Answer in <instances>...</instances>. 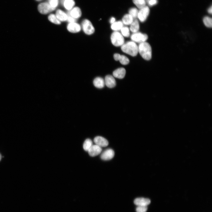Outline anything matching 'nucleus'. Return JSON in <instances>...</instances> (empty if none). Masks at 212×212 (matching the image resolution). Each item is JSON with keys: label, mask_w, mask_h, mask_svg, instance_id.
<instances>
[{"label": "nucleus", "mask_w": 212, "mask_h": 212, "mask_svg": "<svg viewBox=\"0 0 212 212\" xmlns=\"http://www.w3.org/2000/svg\"><path fill=\"white\" fill-rule=\"evenodd\" d=\"M138 52L144 59L149 60L152 57V49L150 44L146 42L139 43Z\"/></svg>", "instance_id": "f257e3e1"}, {"label": "nucleus", "mask_w": 212, "mask_h": 212, "mask_svg": "<svg viewBox=\"0 0 212 212\" xmlns=\"http://www.w3.org/2000/svg\"><path fill=\"white\" fill-rule=\"evenodd\" d=\"M121 49L124 53L134 57L138 53V47L135 42L130 41L124 43L121 46Z\"/></svg>", "instance_id": "f03ea898"}, {"label": "nucleus", "mask_w": 212, "mask_h": 212, "mask_svg": "<svg viewBox=\"0 0 212 212\" xmlns=\"http://www.w3.org/2000/svg\"><path fill=\"white\" fill-rule=\"evenodd\" d=\"M111 41L112 44L116 47L122 46L124 43V37L118 31H114L111 34Z\"/></svg>", "instance_id": "7ed1b4c3"}, {"label": "nucleus", "mask_w": 212, "mask_h": 212, "mask_svg": "<svg viewBox=\"0 0 212 212\" xmlns=\"http://www.w3.org/2000/svg\"><path fill=\"white\" fill-rule=\"evenodd\" d=\"M81 27L84 32L87 35H91L95 32V28L92 24L87 19H85L83 20Z\"/></svg>", "instance_id": "20e7f679"}, {"label": "nucleus", "mask_w": 212, "mask_h": 212, "mask_svg": "<svg viewBox=\"0 0 212 212\" xmlns=\"http://www.w3.org/2000/svg\"><path fill=\"white\" fill-rule=\"evenodd\" d=\"M56 8L52 7L48 2H44L39 4L38 9L39 12L42 14H47L54 11Z\"/></svg>", "instance_id": "39448f33"}, {"label": "nucleus", "mask_w": 212, "mask_h": 212, "mask_svg": "<svg viewBox=\"0 0 212 212\" xmlns=\"http://www.w3.org/2000/svg\"><path fill=\"white\" fill-rule=\"evenodd\" d=\"M130 37L132 41L140 43L145 42L148 39V36L146 34L137 32L133 33Z\"/></svg>", "instance_id": "423d86ee"}, {"label": "nucleus", "mask_w": 212, "mask_h": 212, "mask_svg": "<svg viewBox=\"0 0 212 212\" xmlns=\"http://www.w3.org/2000/svg\"><path fill=\"white\" fill-rule=\"evenodd\" d=\"M149 12L150 9L149 7L145 6L140 9L138 11L137 17L140 21L144 22L146 19Z\"/></svg>", "instance_id": "0eeeda50"}, {"label": "nucleus", "mask_w": 212, "mask_h": 212, "mask_svg": "<svg viewBox=\"0 0 212 212\" xmlns=\"http://www.w3.org/2000/svg\"><path fill=\"white\" fill-rule=\"evenodd\" d=\"M68 31L72 33H76L80 32L81 29V26L76 22L69 23L67 26Z\"/></svg>", "instance_id": "6e6552de"}, {"label": "nucleus", "mask_w": 212, "mask_h": 212, "mask_svg": "<svg viewBox=\"0 0 212 212\" xmlns=\"http://www.w3.org/2000/svg\"><path fill=\"white\" fill-rule=\"evenodd\" d=\"M115 155L114 152L111 149H108L103 151L101 155V158L104 160H109L112 159Z\"/></svg>", "instance_id": "1a4fd4ad"}, {"label": "nucleus", "mask_w": 212, "mask_h": 212, "mask_svg": "<svg viewBox=\"0 0 212 212\" xmlns=\"http://www.w3.org/2000/svg\"><path fill=\"white\" fill-rule=\"evenodd\" d=\"M67 14L77 19L81 16L82 12L79 7L75 6L70 10Z\"/></svg>", "instance_id": "9d476101"}, {"label": "nucleus", "mask_w": 212, "mask_h": 212, "mask_svg": "<svg viewBox=\"0 0 212 212\" xmlns=\"http://www.w3.org/2000/svg\"><path fill=\"white\" fill-rule=\"evenodd\" d=\"M102 151L101 147L96 145H92L88 150L89 155L92 157L96 156L100 154Z\"/></svg>", "instance_id": "9b49d317"}, {"label": "nucleus", "mask_w": 212, "mask_h": 212, "mask_svg": "<svg viewBox=\"0 0 212 212\" xmlns=\"http://www.w3.org/2000/svg\"><path fill=\"white\" fill-rule=\"evenodd\" d=\"M94 141L96 145L100 147H105L108 145V142L105 138L100 136H97L95 138Z\"/></svg>", "instance_id": "f8f14e48"}, {"label": "nucleus", "mask_w": 212, "mask_h": 212, "mask_svg": "<svg viewBox=\"0 0 212 212\" xmlns=\"http://www.w3.org/2000/svg\"><path fill=\"white\" fill-rule=\"evenodd\" d=\"M105 85L108 87L112 88L114 87L116 85V82L114 77L112 75H106L105 79Z\"/></svg>", "instance_id": "ddd939ff"}, {"label": "nucleus", "mask_w": 212, "mask_h": 212, "mask_svg": "<svg viewBox=\"0 0 212 212\" xmlns=\"http://www.w3.org/2000/svg\"><path fill=\"white\" fill-rule=\"evenodd\" d=\"M150 203V201L149 199L144 198H137L134 201V204L137 206H147Z\"/></svg>", "instance_id": "4468645a"}, {"label": "nucleus", "mask_w": 212, "mask_h": 212, "mask_svg": "<svg viewBox=\"0 0 212 212\" xmlns=\"http://www.w3.org/2000/svg\"><path fill=\"white\" fill-rule=\"evenodd\" d=\"M125 69L122 67L118 68L115 70L113 72V76L120 79L123 78L125 77Z\"/></svg>", "instance_id": "2eb2a0df"}, {"label": "nucleus", "mask_w": 212, "mask_h": 212, "mask_svg": "<svg viewBox=\"0 0 212 212\" xmlns=\"http://www.w3.org/2000/svg\"><path fill=\"white\" fill-rule=\"evenodd\" d=\"M55 15L60 21H67V14L62 10L60 9L57 10L56 12Z\"/></svg>", "instance_id": "dca6fc26"}, {"label": "nucleus", "mask_w": 212, "mask_h": 212, "mask_svg": "<svg viewBox=\"0 0 212 212\" xmlns=\"http://www.w3.org/2000/svg\"><path fill=\"white\" fill-rule=\"evenodd\" d=\"M93 83L95 87L100 89L103 88L105 85L104 79L100 77L95 78L93 80Z\"/></svg>", "instance_id": "f3484780"}, {"label": "nucleus", "mask_w": 212, "mask_h": 212, "mask_svg": "<svg viewBox=\"0 0 212 212\" xmlns=\"http://www.w3.org/2000/svg\"><path fill=\"white\" fill-rule=\"evenodd\" d=\"M130 30L133 33L138 32L140 28L138 20L135 19L130 25Z\"/></svg>", "instance_id": "a211bd4d"}, {"label": "nucleus", "mask_w": 212, "mask_h": 212, "mask_svg": "<svg viewBox=\"0 0 212 212\" xmlns=\"http://www.w3.org/2000/svg\"><path fill=\"white\" fill-rule=\"evenodd\" d=\"M63 3L64 8L69 11L73 8L75 4L74 0H64Z\"/></svg>", "instance_id": "6ab92c4d"}, {"label": "nucleus", "mask_w": 212, "mask_h": 212, "mask_svg": "<svg viewBox=\"0 0 212 212\" xmlns=\"http://www.w3.org/2000/svg\"><path fill=\"white\" fill-rule=\"evenodd\" d=\"M133 20L134 18L130 14H127L123 17L122 22L125 25H129L132 23Z\"/></svg>", "instance_id": "aec40b11"}, {"label": "nucleus", "mask_w": 212, "mask_h": 212, "mask_svg": "<svg viewBox=\"0 0 212 212\" xmlns=\"http://www.w3.org/2000/svg\"><path fill=\"white\" fill-rule=\"evenodd\" d=\"M123 24L122 21H115L111 24V28L113 30L115 31H117L120 30L123 27Z\"/></svg>", "instance_id": "412c9836"}, {"label": "nucleus", "mask_w": 212, "mask_h": 212, "mask_svg": "<svg viewBox=\"0 0 212 212\" xmlns=\"http://www.w3.org/2000/svg\"><path fill=\"white\" fill-rule=\"evenodd\" d=\"M48 19L49 21L56 24H60L61 23L57 18L55 15L53 14H50L49 15Z\"/></svg>", "instance_id": "4be33fe9"}, {"label": "nucleus", "mask_w": 212, "mask_h": 212, "mask_svg": "<svg viewBox=\"0 0 212 212\" xmlns=\"http://www.w3.org/2000/svg\"><path fill=\"white\" fill-rule=\"evenodd\" d=\"M92 145V142L90 139H87L84 141L83 144V148L84 150L88 151Z\"/></svg>", "instance_id": "5701e85b"}, {"label": "nucleus", "mask_w": 212, "mask_h": 212, "mask_svg": "<svg viewBox=\"0 0 212 212\" xmlns=\"http://www.w3.org/2000/svg\"><path fill=\"white\" fill-rule=\"evenodd\" d=\"M133 3L139 9L145 6L146 0H132Z\"/></svg>", "instance_id": "b1692460"}, {"label": "nucleus", "mask_w": 212, "mask_h": 212, "mask_svg": "<svg viewBox=\"0 0 212 212\" xmlns=\"http://www.w3.org/2000/svg\"><path fill=\"white\" fill-rule=\"evenodd\" d=\"M203 22L205 25L208 27L211 28L212 26V20L211 18L206 16L203 19Z\"/></svg>", "instance_id": "393cba45"}, {"label": "nucleus", "mask_w": 212, "mask_h": 212, "mask_svg": "<svg viewBox=\"0 0 212 212\" xmlns=\"http://www.w3.org/2000/svg\"><path fill=\"white\" fill-rule=\"evenodd\" d=\"M121 34L125 37H128L130 35V30L127 26H123L120 29Z\"/></svg>", "instance_id": "a878e982"}, {"label": "nucleus", "mask_w": 212, "mask_h": 212, "mask_svg": "<svg viewBox=\"0 0 212 212\" xmlns=\"http://www.w3.org/2000/svg\"><path fill=\"white\" fill-rule=\"evenodd\" d=\"M138 11L135 7L130 8L129 10V14L133 18H136L138 17Z\"/></svg>", "instance_id": "bb28decb"}, {"label": "nucleus", "mask_w": 212, "mask_h": 212, "mask_svg": "<svg viewBox=\"0 0 212 212\" xmlns=\"http://www.w3.org/2000/svg\"><path fill=\"white\" fill-rule=\"evenodd\" d=\"M119 61L123 65H127L130 62L129 59L124 55H121Z\"/></svg>", "instance_id": "cd10ccee"}, {"label": "nucleus", "mask_w": 212, "mask_h": 212, "mask_svg": "<svg viewBox=\"0 0 212 212\" xmlns=\"http://www.w3.org/2000/svg\"><path fill=\"white\" fill-rule=\"evenodd\" d=\"M147 209V206H138L136 210V212H146Z\"/></svg>", "instance_id": "c85d7f7f"}, {"label": "nucleus", "mask_w": 212, "mask_h": 212, "mask_svg": "<svg viewBox=\"0 0 212 212\" xmlns=\"http://www.w3.org/2000/svg\"><path fill=\"white\" fill-rule=\"evenodd\" d=\"M49 4L52 7L56 8L58 5L59 0H48Z\"/></svg>", "instance_id": "c756f323"}, {"label": "nucleus", "mask_w": 212, "mask_h": 212, "mask_svg": "<svg viewBox=\"0 0 212 212\" xmlns=\"http://www.w3.org/2000/svg\"><path fill=\"white\" fill-rule=\"evenodd\" d=\"M146 1L148 5L150 6L155 5L158 3L157 0H147Z\"/></svg>", "instance_id": "7c9ffc66"}, {"label": "nucleus", "mask_w": 212, "mask_h": 212, "mask_svg": "<svg viewBox=\"0 0 212 212\" xmlns=\"http://www.w3.org/2000/svg\"><path fill=\"white\" fill-rule=\"evenodd\" d=\"M68 17L67 19V21L69 23H72V22H76L77 19L74 18L72 17V16L68 15Z\"/></svg>", "instance_id": "2f4dec72"}, {"label": "nucleus", "mask_w": 212, "mask_h": 212, "mask_svg": "<svg viewBox=\"0 0 212 212\" xmlns=\"http://www.w3.org/2000/svg\"><path fill=\"white\" fill-rule=\"evenodd\" d=\"M121 55L119 54L115 53L114 54L113 57L116 61H119Z\"/></svg>", "instance_id": "473e14b6"}, {"label": "nucleus", "mask_w": 212, "mask_h": 212, "mask_svg": "<svg viewBox=\"0 0 212 212\" xmlns=\"http://www.w3.org/2000/svg\"><path fill=\"white\" fill-rule=\"evenodd\" d=\"M115 19L114 17H112L110 20V22L111 24L114 23L115 21Z\"/></svg>", "instance_id": "72a5a7b5"}, {"label": "nucleus", "mask_w": 212, "mask_h": 212, "mask_svg": "<svg viewBox=\"0 0 212 212\" xmlns=\"http://www.w3.org/2000/svg\"><path fill=\"white\" fill-rule=\"evenodd\" d=\"M212 7L211 6L208 9V12L209 13L211 14L212 13Z\"/></svg>", "instance_id": "f704fd0d"}, {"label": "nucleus", "mask_w": 212, "mask_h": 212, "mask_svg": "<svg viewBox=\"0 0 212 212\" xmlns=\"http://www.w3.org/2000/svg\"><path fill=\"white\" fill-rule=\"evenodd\" d=\"M1 154L0 153V161L1 159Z\"/></svg>", "instance_id": "c9c22d12"}, {"label": "nucleus", "mask_w": 212, "mask_h": 212, "mask_svg": "<svg viewBox=\"0 0 212 212\" xmlns=\"http://www.w3.org/2000/svg\"><path fill=\"white\" fill-rule=\"evenodd\" d=\"M37 0V1H41V0Z\"/></svg>", "instance_id": "e433bc0d"}]
</instances>
